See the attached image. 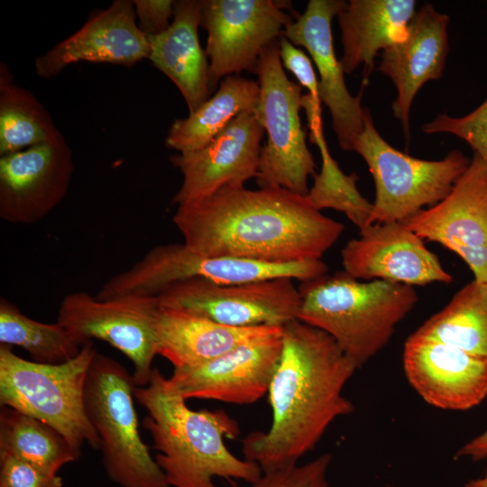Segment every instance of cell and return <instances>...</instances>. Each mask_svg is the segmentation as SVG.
<instances>
[{
  "instance_id": "obj_2",
  "label": "cell",
  "mask_w": 487,
  "mask_h": 487,
  "mask_svg": "<svg viewBox=\"0 0 487 487\" xmlns=\"http://www.w3.org/2000/svg\"><path fill=\"white\" fill-rule=\"evenodd\" d=\"M358 370L326 332L299 319L283 326L280 356L267 396L271 422L242 442L262 473L299 464L330 425L354 411L344 389Z\"/></svg>"
},
{
  "instance_id": "obj_11",
  "label": "cell",
  "mask_w": 487,
  "mask_h": 487,
  "mask_svg": "<svg viewBox=\"0 0 487 487\" xmlns=\"http://www.w3.org/2000/svg\"><path fill=\"white\" fill-rule=\"evenodd\" d=\"M156 297L161 307L236 327L283 326L298 319L301 306L299 289L287 277L236 284L194 278L171 284Z\"/></svg>"
},
{
  "instance_id": "obj_17",
  "label": "cell",
  "mask_w": 487,
  "mask_h": 487,
  "mask_svg": "<svg viewBox=\"0 0 487 487\" xmlns=\"http://www.w3.org/2000/svg\"><path fill=\"white\" fill-rule=\"evenodd\" d=\"M264 133L255 111L244 112L203 148L170 156V162L182 174L172 203L184 205L225 185H244L256 178Z\"/></svg>"
},
{
  "instance_id": "obj_34",
  "label": "cell",
  "mask_w": 487,
  "mask_h": 487,
  "mask_svg": "<svg viewBox=\"0 0 487 487\" xmlns=\"http://www.w3.org/2000/svg\"><path fill=\"white\" fill-rule=\"evenodd\" d=\"M279 45L282 66L296 77L312 97L320 100L318 80L309 57L282 35L279 38Z\"/></svg>"
},
{
  "instance_id": "obj_28",
  "label": "cell",
  "mask_w": 487,
  "mask_h": 487,
  "mask_svg": "<svg viewBox=\"0 0 487 487\" xmlns=\"http://www.w3.org/2000/svg\"><path fill=\"white\" fill-rule=\"evenodd\" d=\"M50 114L0 63V156L63 138Z\"/></svg>"
},
{
  "instance_id": "obj_6",
  "label": "cell",
  "mask_w": 487,
  "mask_h": 487,
  "mask_svg": "<svg viewBox=\"0 0 487 487\" xmlns=\"http://www.w3.org/2000/svg\"><path fill=\"white\" fill-rule=\"evenodd\" d=\"M133 374L116 360L96 353L84 388L87 416L100 439L102 464L121 487H170L138 427Z\"/></svg>"
},
{
  "instance_id": "obj_26",
  "label": "cell",
  "mask_w": 487,
  "mask_h": 487,
  "mask_svg": "<svg viewBox=\"0 0 487 487\" xmlns=\"http://www.w3.org/2000/svg\"><path fill=\"white\" fill-rule=\"evenodd\" d=\"M412 334L487 360V282L465 284Z\"/></svg>"
},
{
  "instance_id": "obj_21",
  "label": "cell",
  "mask_w": 487,
  "mask_h": 487,
  "mask_svg": "<svg viewBox=\"0 0 487 487\" xmlns=\"http://www.w3.org/2000/svg\"><path fill=\"white\" fill-rule=\"evenodd\" d=\"M448 15L430 4L424 5L411 19L406 36L381 51L378 70L397 89L392 104L394 116L409 140V115L413 100L421 87L441 78L449 51Z\"/></svg>"
},
{
  "instance_id": "obj_20",
  "label": "cell",
  "mask_w": 487,
  "mask_h": 487,
  "mask_svg": "<svg viewBox=\"0 0 487 487\" xmlns=\"http://www.w3.org/2000/svg\"><path fill=\"white\" fill-rule=\"evenodd\" d=\"M148 37L140 30L133 1L115 0L77 32L35 60L38 77L50 78L67 66L88 61L132 67L148 59Z\"/></svg>"
},
{
  "instance_id": "obj_30",
  "label": "cell",
  "mask_w": 487,
  "mask_h": 487,
  "mask_svg": "<svg viewBox=\"0 0 487 487\" xmlns=\"http://www.w3.org/2000/svg\"><path fill=\"white\" fill-rule=\"evenodd\" d=\"M0 345L20 346L32 361L46 364L72 360L83 345L60 322L30 318L5 298L0 299Z\"/></svg>"
},
{
  "instance_id": "obj_22",
  "label": "cell",
  "mask_w": 487,
  "mask_h": 487,
  "mask_svg": "<svg viewBox=\"0 0 487 487\" xmlns=\"http://www.w3.org/2000/svg\"><path fill=\"white\" fill-rule=\"evenodd\" d=\"M283 326L236 327L187 311L160 306L156 319L157 354L174 367L202 364L259 337L280 333Z\"/></svg>"
},
{
  "instance_id": "obj_24",
  "label": "cell",
  "mask_w": 487,
  "mask_h": 487,
  "mask_svg": "<svg viewBox=\"0 0 487 487\" xmlns=\"http://www.w3.org/2000/svg\"><path fill=\"white\" fill-rule=\"evenodd\" d=\"M414 0H350L338 14L345 73L363 66V84L380 51L402 41L416 14Z\"/></svg>"
},
{
  "instance_id": "obj_3",
  "label": "cell",
  "mask_w": 487,
  "mask_h": 487,
  "mask_svg": "<svg viewBox=\"0 0 487 487\" xmlns=\"http://www.w3.org/2000/svg\"><path fill=\"white\" fill-rule=\"evenodd\" d=\"M165 378L153 368L149 382L135 386L133 395L147 411L142 426L158 451L155 461L170 487H216L214 479L251 483L262 471L255 463L229 451L225 440L240 428L222 409L194 410L186 400L170 393Z\"/></svg>"
},
{
  "instance_id": "obj_8",
  "label": "cell",
  "mask_w": 487,
  "mask_h": 487,
  "mask_svg": "<svg viewBox=\"0 0 487 487\" xmlns=\"http://www.w3.org/2000/svg\"><path fill=\"white\" fill-rule=\"evenodd\" d=\"M322 260L271 263L225 256H207L183 243L157 245L127 270L105 282L96 297L157 296L179 281L199 278L217 284H236L280 277L304 281L327 273Z\"/></svg>"
},
{
  "instance_id": "obj_7",
  "label": "cell",
  "mask_w": 487,
  "mask_h": 487,
  "mask_svg": "<svg viewBox=\"0 0 487 487\" xmlns=\"http://www.w3.org/2000/svg\"><path fill=\"white\" fill-rule=\"evenodd\" d=\"M352 151L364 160L374 181L370 225L403 222L436 205L447 196L470 162L456 150L436 161L418 159L397 150L380 134L367 108L363 129Z\"/></svg>"
},
{
  "instance_id": "obj_25",
  "label": "cell",
  "mask_w": 487,
  "mask_h": 487,
  "mask_svg": "<svg viewBox=\"0 0 487 487\" xmlns=\"http://www.w3.org/2000/svg\"><path fill=\"white\" fill-rule=\"evenodd\" d=\"M259 83L237 75L224 78L216 94L188 116L176 119L169 128L166 145L179 153L206 146L234 117L255 111L259 103Z\"/></svg>"
},
{
  "instance_id": "obj_19",
  "label": "cell",
  "mask_w": 487,
  "mask_h": 487,
  "mask_svg": "<svg viewBox=\"0 0 487 487\" xmlns=\"http://www.w3.org/2000/svg\"><path fill=\"white\" fill-rule=\"evenodd\" d=\"M408 381L429 405L467 410L487 396V360L411 334L402 354Z\"/></svg>"
},
{
  "instance_id": "obj_4",
  "label": "cell",
  "mask_w": 487,
  "mask_h": 487,
  "mask_svg": "<svg viewBox=\"0 0 487 487\" xmlns=\"http://www.w3.org/2000/svg\"><path fill=\"white\" fill-rule=\"evenodd\" d=\"M298 319L328 334L362 368L391 339L418 301L414 287L360 281L345 271L300 281Z\"/></svg>"
},
{
  "instance_id": "obj_14",
  "label": "cell",
  "mask_w": 487,
  "mask_h": 487,
  "mask_svg": "<svg viewBox=\"0 0 487 487\" xmlns=\"http://www.w3.org/2000/svg\"><path fill=\"white\" fill-rule=\"evenodd\" d=\"M281 348L282 331L250 340L202 364L174 369L165 385L186 400L253 404L267 395Z\"/></svg>"
},
{
  "instance_id": "obj_1",
  "label": "cell",
  "mask_w": 487,
  "mask_h": 487,
  "mask_svg": "<svg viewBox=\"0 0 487 487\" xmlns=\"http://www.w3.org/2000/svg\"><path fill=\"white\" fill-rule=\"evenodd\" d=\"M172 222L191 251L271 263L321 260L345 225L277 186L225 185L177 207Z\"/></svg>"
},
{
  "instance_id": "obj_33",
  "label": "cell",
  "mask_w": 487,
  "mask_h": 487,
  "mask_svg": "<svg viewBox=\"0 0 487 487\" xmlns=\"http://www.w3.org/2000/svg\"><path fill=\"white\" fill-rule=\"evenodd\" d=\"M62 478L51 475L6 453H0V487H62Z\"/></svg>"
},
{
  "instance_id": "obj_12",
  "label": "cell",
  "mask_w": 487,
  "mask_h": 487,
  "mask_svg": "<svg viewBox=\"0 0 487 487\" xmlns=\"http://www.w3.org/2000/svg\"><path fill=\"white\" fill-rule=\"evenodd\" d=\"M286 3V2H285ZM272 0H200L207 32L210 92L223 77L256 73L261 54L293 22L286 4Z\"/></svg>"
},
{
  "instance_id": "obj_5",
  "label": "cell",
  "mask_w": 487,
  "mask_h": 487,
  "mask_svg": "<svg viewBox=\"0 0 487 487\" xmlns=\"http://www.w3.org/2000/svg\"><path fill=\"white\" fill-rule=\"evenodd\" d=\"M97 353L93 341L79 354L60 364H46L15 354L0 345V405L41 420L53 427L81 455L85 444L100 448V439L84 405V388Z\"/></svg>"
},
{
  "instance_id": "obj_18",
  "label": "cell",
  "mask_w": 487,
  "mask_h": 487,
  "mask_svg": "<svg viewBox=\"0 0 487 487\" xmlns=\"http://www.w3.org/2000/svg\"><path fill=\"white\" fill-rule=\"evenodd\" d=\"M345 5L343 0H310L282 36L309 53L319 74V98L329 109L338 143L342 150L352 151L363 129L364 107L361 104L363 87L358 96L349 93L344 69L334 50L332 20Z\"/></svg>"
},
{
  "instance_id": "obj_29",
  "label": "cell",
  "mask_w": 487,
  "mask_h": 487,
  "mask_svg": "<svg viewBox=\"0 0 487 487\" xmlns=\"http://www.w3.org/2000/svg\"><path fill=\"white\" fill-rule=\"evenodd\" d=\"M0 453L21 459L51 475H58L79 455L51 426L9 407L0 410Z\"/></svg>"
},
{
  "instance_id": "obj_15",
  "label": "cell",
  "mask_w": 487,
  "mask_h": 487,
  "mask_svg": "<svg viewBox=\"0 0 487 487\" xmlns=\"http://www.w3.org/2000/svg\"><path fill=\"white\" fill-rule=\"evenodd\" d=\"M74 164L65 138L0 157V217L16 225L45 217L68 193Z\"/></svg>"
},
{
  "instance_id": "obj_9",
  "label": "cell",
  "mask_w": 487,
  "mask_h": 487,
  "mask_svg": "<svg viewBox=\"0 0 487 487\" xmlns=\"http://www.w3.org/2000/svg\"><path fill=\"white\" fill-rule=\"evenodd\" d=\"M256 74L260 97L255 114L267 133L255 178L258 187H281L306 197L308 179L317 173L316 163L299 116L302 87L286 76L279 39L261 54Z\"/></svg>"
},
{
  "instance_id": "obj_23",
  "label": "cell",
  "mask_w": 487,
  "mask_h": 487,
  "mask_svg": "<svg viewBox=\"0 0 487 487\" xmlns=\"http://www.w3.org/2000/svg\"><path fill=\"white\" fill-rule=\"evenodd\" d=\"M200 1L179 0L174 15L163 32L148 37V59L180 91L189 113L209 98V63L200 46L198 29L201 23Z\"/></svg>"
},
{
  "instance_id": "obj_13",
  "label": "cell",
  "mask_w": 487,
  "mask_h": 487,
  "mask_svg": "<svg viewBox=\"0 0 487 487\" xmlns=\"http://www.w3.org/2000/svg\"><path fill=\"white\" fill-rule=\"evenodd\" d=\"M403 223L425 241L440 244L487 282V163L473 153L447 196Z\"/></svg>"
},
{
  "instance_id": "obj_32",
  "label": "cell",
  "mask_w": 487,
  "mask_h": 487,
  "mask_svg": "<svg viewBox=\"0 0 487 487\" xmlns=\"http://www.w3.org/2000/svg\"><path fill=\"white\" fill-rule=\"evenodd\" d=\"M331 462L332 455L326 453L301 464L262 473L247 487H330L327 474ZM230 482L231 487H240L234 482Z\"/></svg>"
},
{
  "instance_id": "obj_16",
  "label": "cell",
  "mask_w": 487,
  "mask_h": 487,
  "mask_svg": "<svg viewBox=\"0 0 487 487\" xmlns=\"http://www.w3.org/2000/svg\"><path fill=\"white\" fill-rule=\"evenodd\" d=\"M344 271L360 280L409 286L449 283L453 277L425 240L403 222L374 223L359 231L341 251Z\"/></svg>"
},
{
  "instance_id": "obj_27",
  "label": "cell",
  "mask_w": 487,
  "mask_h": 487,
  "mask_svg": "<svg viewBox=\"0 0 487 487\" xmlns=\"http://www.w3.org/2000/svg\"><path fill=\"white\" fill-rule=\"evenodd\" d=\"M305 112L310 142L318 147L321 156V169L313 177L306 198L319 211L330 208L343 212L360 231L370 225L372 203L358 190V176L354 172L344 173L331 156L324 135L321 109L308 106Z\"/></svg>"
},
{
  "instance_id": "obj_31",
  "label": "cell",
  "mask_w": 487,
  "mask_h": 487,
  "mask_svg": "<svg viewBox=\"0 0 487 487\" xmlns=\"http://www.w3.org/2000/svg\"><path fill=\"white\" fill-rule=\"evenodd\" d=\"M422 130L426 133H446L457 136L487 163V99L473 111L460 117L439 114L425 124Z\"/></svg>"
},
{
  "instance_id": "obj_36",
  "label": "cell",
  "mask_w": 487,
  "mask_h": 487,
  "mask_svg": "<svg viewBox=\"0 0 487 487\" xmlns=\"http://www.w3.org/2000/svg\"><path fill=\"white\" fill-rule=\"evenodd\" d=\"M455 458H469L473 462L487 460V428L464 444L456 451ZM484 475H487V466Z\"/></svg>"
},
{
  "instance_id": "obj_37",
  "label": "cell",
  "mask_w": 487,
  "mask_h": 487,
  "mask_svg": "<svg viewBox=\"0 0 487 487\" xmlns=\"http://www.w3.org/2000/svg\"><path fill=\"white\" fill-rule=\"evenodd\" d=\"M462 487H487V475L477 479L470 480L465 482Z\"/></svg>"
},
{
  "instance_id": "obj_35",
  "label": "cell",
  "mask_w": 487,
  "mask_h": 487,
  "mask_svg": "<svg viewBox=\"0 0 487 487\" xmlns=\"http://www.w3.org/2000/svg\"><path fill=\"white\" fill-rule=\"evenodd\" d=\"M133 4L139 20L138 26L146 36L160 34L170 25L175 1L133 0Z\"/></svg>"
},
{
  "instance_id": "obj_10",
  "label": "cell",
  "mask_w": 487,
  "mask_h": 487,
  "mask_svg": "<svg viewBox=\"0 0 487 487\" xmlns=\"http://www.w3.org/2000/svg\"><path fill=\"white\" fill-rule=\"evenodd\" d=\"M159 308L156 296L99 299L86 291H76L61 300L58 322L81 345L98 339L119 350L133 365L135 385L142 387L150 381L157 355Z\"/></svg>"
}]
</instances>
